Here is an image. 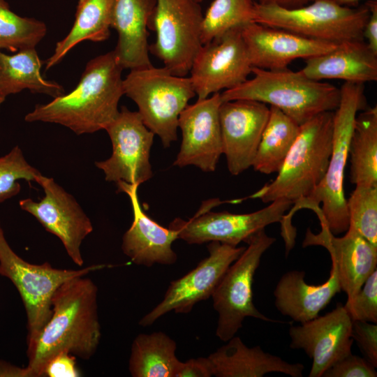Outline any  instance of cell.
I'll list each match as a JSON object with an SVG mask.
<instances>
[{
  "mask_svg": "<svg viewBox=\"0 0 377 377\" xmlns=\"http://www.w3.org/2000/svg\"><path fill=\"white\" fill-rule=\"evenodd\" d=\"M98 288L85 276L63 283L52 299V315L36 340L27 345L30 377L44 376L47 363L65 352L90 359L101 341Z\"/></svg>",
  "mask_w": 377,
  "mask_h": 377,
  "instance_id": "1",
  "label": "cell"
},
{
  "mask_svg": "<svg viewBox=\"0 0 377 377\" xmlns=\"http://www.w3.org/2000/svg\"><path fill=\"white\" fill-rule=\"evenodd\" d=\"M203 15L196 0H156L149 27L156 40L149 50L175 75H188L202 45Z\"/></svg>",
  "mask_w": 377,
  "mask_h": 377,
  "instance_id": "10",
  "label": "cell"
},
{
  "mask_svg": "<svg viewBox=\"0 0 377 377\" xmlns=\"http://www.w3.org/2000/svg\"><path fill=\"white\" fill-rule=\"evenodd\" d=\"M366 5L369 16L363 30V38L369 47L377 54V1L369 0Z\"/></svg>",
  "mask_w": 377,
  "mask_h": 377,
  "instance_id": "40",
  "label": "cell"
},
{
  "mask_svg": "<svg viewBox=\"0 0 377 377\" xmlns=\"http://www.w3.org/2000/svg\"><path fill=\"white\" fill-rule=\"evenodd\" d=\"M6 98V96L3 94V93L2 92V91L0 89V107H1V104L4 102Z\"/></svg>",
  "mask_w": 377,
  "mask_h": 377,
  "instance_id": "44",
  "label": "cell"
},
{
  "mask_svg": "<svg viewBox=\"0 0 377 377\" xmlns=\"http://www.w3.org/2000/svg\"><path fill=\"white\" fill-rule=\"evenodd\" d=\"M226 202L219 199L205 202L193 217L187 221L175 218L168 228L176 230L178 238L189 244L219 242L237 246L266 226L282 222L286 212L293 205L288 200L278 199L260 210L248 214L210 211Z\"/></svg>",
  "mask_w": 377,
  "mask_h": 377,
  "instance_id": "11",
  "label": "cell"
},
{
  "mask_svg": "<svg viewBox=\"0 0 377 377\" xmlns=\"http://www.w3.org/2000/svg\"><path fill=\"white\" fill-rule=\"evenodd\" d=\"M369 16L366 4L352 8L330 0H314L294 8L255 1L253 8V22L336 44L364 40Z\"/></svg>",
  "mask_w": 377,
  "mask_h": 377,
  "instance_id": "7",
  "label": "cell"
},
{
  "mask_svg": "<svg viewBox=\"0 0 377 377\" xmlns=\"http://www.w3.org/2000/svg\"><path fill=\"white\" fill-rule=\"evenodd\" d=\"M304 60L300 71L312 80L340 79L362 84L377 80V54L364 40L339 43L331 51Z\"/></svg>",
  "mask_w": 377,
  "mask_h": 377,
  "instance_id": "23",
  "label": "cell"
},
{
  "mask_svg": "<svg viewBox=\"0 0 377 377\" xmlns=\"http://www.w3.org/2000/svg\"><path fill=\"white\" fill-rule=\"evenodd\" d=\"M260 3L275 4L287 8H294L305 6L314 0H254Z\"/></svg>",
  "mask_w": 377,
  "mask_h": 377,
  "instance_id": "42",
  "label": "cell"
},
{
  "mask_svg": "<svg viewBox=\"0 0 377 377\" xmlns=\"http://www.w3.org/2000/svg\"><path fill=\"white\" fill-rule=\"evenodd\" d=\"M241 27L231 29L219 38L202 45L196 54L189 78L198 100L235 88L249 79L253 66Z\"/></svg>",
  "mask_w": 377,
  "mask_h": 377,
  "instance_id": "12",
  "label": "cell"
},
{
  "mask_svg": "<svg viewBox=\"0 0 377 377\" xmlns=\"http://www.w3.org/2000/svg\"><path fill=\"white\" fill-rule=\"evenodd\" d=\"M40 174L27 161L18 145L6 155L0 156V203L20 192L19 180L36 182V177Z\"/></svg>",
  "mask_w": 377,
  "mask_h": 377,
  "instance_id": "34",
  "label": "cell"
},
{
  "mask_svg": "<svg viewBox=\"0 0 377 377\" xmlns=\"http://www.w3.org/2000/svg\"><path fill=\"white\" fill-rule=\"evenodd\" d=\"M350 180L377 186V107L357 114L350 141Z\"/></svg>",
  "mask_w": 377,
  "mask_h": 377,
  "instance_id": "29",
  "label": "cell"
},
{
  "mask_svg": "<svg viewBox=\"0 0 377 377\" xmlns=\"http://www.w3.org/2000/svg\"><path fill=\"white\" fill-rule=\"evenodd\" d=\"M241 31L252 66L267 70L286 68L295 59L326 53L337 45L256 22L244 24Z\"/></svg>",
  "mask_w": 377,
  "mask_h": 377,
  "instance_id": "19",
  "label": "cell"
},
{
  "mask_svg": "<svg viewBox=\"0 0 377 377\" xmlns=\"http://www.w3.org/2000/svg\"><path fill=\"white\" fill-rule=\"evenodd\" d=\"M253 77L240 85L221 92L222 101L252 100L275 107L300 126L316 115L334 111L340 89L310 79L288 68L267 70L252 68Z\"/></svg>",
  "mask_w": 377,
  "mask_h": 377,
  "instance_id": "4",
  "label": "cell"
},
{
  "mask_svg": "<svg viewBox=\"0 0 377 377\" xmlns=\"http://www.w3.org/2000/svg\"><path fill=\"white\" fill-rule=\"evenodd\" d=\"M254 0H214L201 27L202 45L219 38L228 30L253 22Z\"/></svg>",
  "mask_w": 377,
  "mask_h": 377,
  "instance_id": "31",
  "label": "cell"
},
{
  "mask_svg": "<svg viewBox=\"0 0 377 377\" xmlns=\"http://www.w3.org/2000/svg\"><path fill=\"white\" fill-rule=\"evenodd\" d=\"M108 267L111 265L99 264L69 269L54 268L48 262L30 263L12 249L0 222V275L13 283L22 298L27 320V345L36 340L50 318L53 295L63 283Z\"/></svg>",
  "mask_w": 377,
  "mask_h": 377,
  "instance_id": "8",
  "label": "cell"
},
{
  "mask_svg": "<svg viewBox=\"0 0 377 377\" xmlns=\"http://www.w3.org/2000/svg\"><path fill=\"white\" fill-rule=\"evenodd\" d=\"M207 357L216 377H262L278 372L291 377H302L304 366L290 363L264 351L260 346L249 348L234 336Z\"/></svg>",
  "mask_w": 377,
  "mask_h": 377,
  "instance_id": "25",
  "label": "cell"
},
{
  "mask_svg": "<svg viewBox=\"0 0 377 377\" xmlns=\"http://www.w3.org/2000/svg\"><path fill=\"white\" fill-rule=\"evenodd\" d=\"M0 377H30L27 367H20L0 360Z\"/></svg>",
  "mask_w": 377,
  "mask_h": 377,
  "instance_id": "41",
  "label": "cell"
},
{
  "mask_svg": "<svg viewBox=\"0 0 377 377\" xmlns=\"http://www.w3.org/2000/svg\"><path fill=\"white\" fill-rule=\"evenodd\" d=\"M198 2L200 3L202 2L203 0H196Z\"/></svg>",
  "mask_w": 377,
  "mask_h": 377,
  "instance_id": "45",
  "label": "cell"
},
{
  "mask_svg": "<svg viewBox=\"0 0 377 377\" xmlns=\"http://www.w3.org/2000/svg\"><path fill=\"white\" fill-rule=\"evenodd\" d=\"M265 229L252 235L242 253L228 268L212 297L219 318L216 336L226 342L242 328L244 320L252 317L267 322H279L259 311L253 304V281L265 252L275 242Z\"/></svg>",
  "mask_w": 377,
  "mask_h": 377,
  "instance_id": "9",
  "label": "cell"
},
{
  "mask_svg": "<svg viewBox=\"0 0 377 377\" xmlns=\"http://www.w3.org/2000/svg\"><path fill=\"white\" fill-rule=\"evenodd\" d=\"M112 145L111 156L96 161L108 182H124L140 186L152 177L149 161L154 134L139 113L121 107L117 117L105 128Z\"/></svg>",
  "mask_w": 377,
  "mask_h": 377,
  "instance_id": "13",
  "label": "cell"
},
{
  "mask_svg": "<svg viewBox=\"0 0 377 377\" xmlns=\"http://www.w3.org/2000/svg\"><path fill=\"white\" fill-rule=\"evenodd\" d=\"M340 101L334 111L332 151L327 172L311 195L294 204L286 215L290 220L295 211L312 209L320 225L334 235L346 232L350 221L343 191V177L355 117L366 108L364 84L345 82Z\"/></svg>",
  "mask_w": 377,
  "mask_h": 377,
  "instance_id": "3",
  "label": "cell"
},
{
  "mask_svg": "<svg viewBox=\"0 0 377 377\" xmlns=\"http://www.w3.org/2000/svg\"><path fill=\"white\" fill-rule=\"evenodd\" d=\"M334 111L320 113L300 125L299 135L276 178L250 196L265 203L278 199L297 203L309 198L328 167Z\"/></svg>",
  "mask_w": 377,
  "mask_h": 377,
  "instance_id": "5",
  "label": "cell"
},
{
  "mask_svg": "<svg viewBox=\"0 0 377 377\" xmlns=\"http://www.w3.org/2000/svg\"><path fill=\"white\" fill-rule=\"evenodd\" d=\"M43 61L35 48L21 50L10 55L0 50V89L7 97L24 89L57 98L65 94L59 83L45 79Z\"/></svg>",
  "mask_w": 377,
  "mask_h": 377,
  "instance_id": "27",
  "label": "cell"
},
{
  "mask_svg": "<svg viewBox=\"0 0 377 377\" xmlns=\"http://www.w3.org/2000/svg\"><path fill=\"white\" fill-rule=\"evenodd\" d=\"M175 341L163 332L140 334L131 348L128 369L133 377H175L179 363Z\"/></svg>",
  "mask_w": 377,
  "mask_h": 377,
  "instance_id": "28",
  "label": "cell"
},
{
  "mask_svg": "<svg viewBox=\"0 0 377 377\" xmlns=\"http://www.w3.org/2000/svg\"><path fill=\"white\" fill-rule=\"evenodd\" d=\"M300 126L278 108L269 106L252 167L263 174L278 172L295 142Z\"/></svg>",
  "mask_w": 377,
  "mask_h": 377,
  "instance_id": "30",
  "label": "cell"
},
{
  "mask_svg": "<svg viewBox=\"0 0 377 377\" xmlns=\"http://www.w3.org/2000/svg\"><path fill=\"white\" fill-rule=\"evenodd\" d=\"M304 247L321 246L330 253L337 269L341 290L351 300L376 269L377 247L365 239L354 228L349 226L342 237L331 234L321 226L315 234L306 230L302 243Z\"/></svg>",
  "mask_w": 377,
  "mask_h": 377,
  "instance_id": "20",
  "label": "cell"
},
{
  "mask_svg": "<svg viewBox=\"0 0 377 377\" xmlns=\"http://www.w3.org/2000/svg\"><path fill=\"white\" fill-rule=\"evenodd\" d=\"M123 70L113 50L96 57L88 61L73 91L36 105L24 120L60 124L77 135L105 130L117 117L124 95Z\"/></svg>",
  "mask_w": 377,
  "mask_h": 377,
  "instance_id": "2",
  "label": "cell"
},
{
  "mask_svg": "<svg viewBox=\"0 0 377 377\" xmlns=\"http://www.w3.org/2000/svg\"><path fill=\"white\" fill-rule=\"evenodd\" d=\"M352 324L343 305L324 316L289 328L290 348L302 349L312 360L309 377H321L335 362L351 353Z\"/></svg>",
  "mask_w": 377,
  "mask_h": 377,
  "instance_id": "17",
  "label": "cell"
},
{
  "mask_svg": "<svg viewBox=\"0 0 377 377\" xmlns=\"http://www.w3.org/2000/svg\"><path fill=\"white\" fill-rule=\"evenodd\" d=\"M304 276V271L287 272L281 276L274 290L277 310L301 324L318 316L334 296L341 291L333 264L329 278L322 284H308Z\"/></svg>",
  "mask_w": 377,
  "mask_h": 377,
  "instance_id": "24",
  "label": "cell"
},
{
  "mask_svg": "<svg viewBox=\"0 0 377 377\" xmlns=\"http://www.w3.org/2000/svg\"><path fill=\"white\" fill-rule=\"evenodd\" d=\"M47 33L45 24L38 20L21 17L0 0V50L17 52L35 48Z\"/></svg>",
  "mask_w": 377,
  "mask_h": 377,
  "instance_id": "32",
  "label": "cell"
},
{
  "mask_svg": "<svg viewBox=\"0 0 377 377\" xmlns=\"http://www.w3.org/2000/svg\"><path fill=\"white\" fill-rule=\"evenodd\" d=\"M330 1L334 2V3H337V4H339L340 6H348L349 7L350 6L356 4L360 0H330Z\"/></svg>",
  "mask_w": 377,
  "mask_h": 377,
  "instance_id": "43",
  "label": "cell"
},
{
  "mask_svg": "<svg viewBox=\"0 0 377 377\" xmlns=\"http://www.w3.org/2000/svg\"><path fill=\"white\" fill-rule=\"evenodd\" d=\"M269 116L265 103L245 99L223 101L219 121L228 169L238 175L253 165Z\"/></svg>",
  "mask_w": 377,
  "mask_h": 377,
  "instance_id": "18",
  "label": "cell"
},
{
  "mask_svg": "<svg viewBox=\"0 0 377 377\" xmlns=\"http://www.w3.org/2000/svg\"><path fill=\"white\" fill-rule=\"evenodd\" d=\"M324 377H376V368L364 357L351 353L342 357L323 374Z\"/></svg>",
  "mask_w": 377,
  "mask_h": 377,
  "instance_id": "36",
  "label": "cell"
},
{
  "mask_svg": "<svg viewBox=\"0 0 377 377\" xmlns=\"http://www.w3.org/2000/svg\"><path fill=\"white\" fill-rule=\"evenodd\" d=\"M221 92L197 100L181 112L178 128L182 132L180 149L173 165H194L205 172L215 171L223 154L219 121Z\"/></svg>",
  "mask_w": 377,
  "mask_h": 377,
  "instance_id": "16",
  "label": "cell"
},
{
  "mask_svg": "<svg viewBox=\"0 0 377 377\" xmlns=\"http://www.w3.org/2000/svg\"><path fill=\"white\" fill-rule=\"evenodd\" d=\"M156 0H114L111 28L118 34L113 50L121 66L130 70L153 66L148 29Z\"/></svg>",
  "mask_w": 377,
  "mask_h": 377,
  "instance_id": "22",
  "label": "cell"
},
{
  "mask_svg": "<svg viewBox=\"0 0 377 377\" xmlns=\"http://www.w3.org/2000/svg\"><path fill=\"white\" fill-rule=\"evenodd\" d=\"M212 368L208 357L192 358L184 362H179L175 377H210Z\"/></svg>",
  "mask_w": 377,
  "mask_h": 377,
  "instance_id": "39",
  "label": "cell"
},
{
  "mask_svg": "<svg viewBox=\"0 0 377 377\" xmlns=\"http://www.w3.org/2000/svg\"><path fill=\"white\" fill-rule=\"evenodd\" d=\"M114 0H79L73 25L56 44L53 54L45 61L47 71L59 64L75 45L84 40L98 43L110 36Z\"/></svg>",
  "mask_w": 377,
  "mask_h": 377,
  "instance_id": "26",
  "label": "cell"
},
{
  "mask_svg": "<svg viewBox=\"0 0 377 377\" xmlns=\"http://www.w3.org/2000/svg\"><path fill=\"white\" fill-rule=\"evenodd\" d=\"M343 306L353 320L377 323V269Z\"/></svg>",
  "mask_w": 377,
  "mask_h": 377,
  "instance_id": "35",
  "label": "cell"
},
{
  "mask_svg": "<svg viewBox=\"0 0 377 377\" xmlns=\"http://www.w3.org/2000/svg\"><path fill=\"white\" fill-rule=\"evenodd\" d=\"M346 205L349 226L377 247V186L355 185Z\"/></svg>",
  "mask_w": 377,
  "mask_h": 377,
  "instance_id": "33",
  "label": "cell"
},
{
  "mask_svg": "<svg viewBox=\"0 0 377 377\" xmlns=\"http://www.w3.org/2000/svg\"><path fill=\"white\" fill-rule=\"evenodd\" d=\"M117 185L118 191L128 196L133 214L132 223L122 237L123 253L133 263L147 267L155 264L175 263L177 255L172 245L179 239L177 231L161 226L143 211L138 194V185L124 182H119Z\"/></svg>",
  "mask_w": 377,
  "mask_h": 377,
  "instance_id": "21",
  "label": "cell"
},
{
  "mask_svg": "<svg viewBox=\"0 0 377 377\" xmlns=\"http://www.w3.org/2000/svg\"><path fill=\"white\" fill-rule=\"evenodd\" d=\"M36 182L43 188L44 197L39 201L22 199L20 208L34 216L46 231L57 236L73 262L82 266L81 245L93 231L90 219L75 198L53 178L40 174Z\"/></svg>",
  "mask_w": 377,
  "mask_h": 377,
  "instance_id": "15",
  "label": "cell"
},
{
  "mask_svg": "<svg viewBox=\"0 0 377 377\" xmlns=\"http://www.w3.org/2000/svg\"><path fill=\"white\" fill-rule=\"evenodd\" d=\"M245 248L209 242V256L184 276L172 281L162 301L140 319L139 325L150 326L171 311L176 313H190L197 303L212 297L228 268Z\"/></svg>",
  "mask_w": 377,
  "mask_h": 377,
  "instance_id": "14",
  "label": "cell"
},
{
  "mask_svg": "<svg viewBox=\"0 0 377 377\" xmlns=\"http://www.w3.org/2000/svg\"><path fill=\"white\" fill-rule=\"evenodd\" d=\"M123 87L124 94L137 105L144 124L165 148L169 147L177 138L181 112L196 96L189 77L151 66L130 70Z\"/></svg>",
  "mask_w": 377,
  "mask_h": 377,
  "instance_id": "6",
  "label": "cell"
},
{
  "mask_svg": "<svg viewBox=\"0 0 377 377\" xmlns=\"http://www.w3.org/2000/svg\"><path fill=\"white\" fill-rule=\"evenodd\" d=\"M352 338L356 341L364 357L377 367V325L369 322L353 320Z\"/></svg>",
  "mask_w": 377,
  "mask_h": 377,
  "instance_id": "37",
  "label": "cell"
},
{
  "mask_svg": "<svg viewBox=\"0 0 377 377\" xmlns=\"http://www.w3.org/2000/svg\"><path fill=\"white\" fill-rule=\"evenodd\" d=\"M76 357L68 353L62 352L53 357L46 364L44 376L48 377H78L80 376Z\"/></svg>",
  "mask_w": 377,
  "mask_h": 377,
  "instance_id": "38",
  "label": "cell"
}]
</instances>
